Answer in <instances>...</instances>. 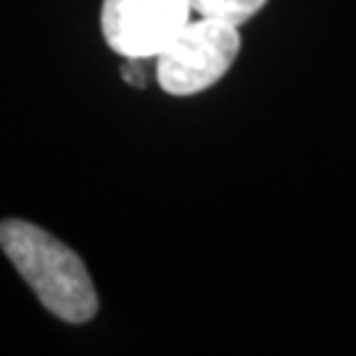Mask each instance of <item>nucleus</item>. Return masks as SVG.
I'll use <instances>...</instances> for the list:
<instances>
[{"mask_svg":"<svg viewBox=\"0 0 356 356\" xmlns=\"http://www.w3.org/2000/svg\"><path fill=\"white\" fill-rule=\"evenodd\" d=\"M0 248L51 314L72 325L95 317L98 296L90 272L66 243L24 219H6Z\"/></svg>","mask_w":356,"mask_h":356,"instance_id":"nucleus-1","label":"nucleus"},{"mask_svg":"<svg viewBox=\"0 0 356 356\" xmlns=\"http://www.w3.org/2000/svg\"><path fill=\"white\" fill-rule=\"evenodd\" d=\"M238 51V26L201 16L198 22L182 26L175 40L156 56V79L169 95L204 92L227 74Z\"/></svg>","mask_w":356,"mask_h":356,"instance_id":"nucleus-2","label":"nucleus"},{"mask_svg":"<svg viewBox=\"0 0 356 356\" xmlns=\"http://www.w3.org/2000/svg\"><path fill=\"white\" fill-rule=\"evenodd\" d=\"M191 13V0H103L101 29L122 58H156Z\"/></svg>","mask_w":356,"mask_h":356,"instance_id":"nucleus-3","label":"nucleus"},{"mask_svg":"<svg viewBox=\"0 0 356 356\" xmlns=\"http://www.w3.org/2000/svg\"><path fill=\"white\" fill-rule=\"evenodd\" d=\"M193 13L241 26L267 6V0H191Z\"/></svg>","mask_w":356,"mask_h":356,"instance_id":"nucleus-4","label":"nucleus"},{"mask_svg":"<svg viewBox=\"0 0 356 356\" xmlns=\"http://www.w3.org/2000/svg\"><path fill=\"white\" fill-rule=\"evenodd\" d=\"M151 58H124V66H122V79L129 82L132 88H145L148 85V72H145V64Z\"/></svg>","mask_w":356,"mask_h":356,"instance_id":"nucleus-5","label":"nucleus"}]
</instances>
